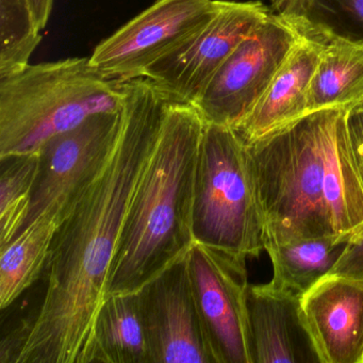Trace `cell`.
Here are the masks:
<instances>
[{
	"instance_id": "6",
	"label": "cell",
	"mask_w": 363,
	"mask_h": 363,
	"mask_svg": "<svg viewBox=\"0 0 363 363\" xmlns=\"http://www.w3.org/2000/svg\"><path fill=\"white\" fill-rule=\"evenodd\" d=\"M309 20L286 18L273 12L246 37L193 105L205 122L237 128L303 38Z\"/></svg>"
},
{
	"instance_id": "3",
	"label": "cell",
	"mask_w": 363,
	"mask_h": 363,
	"mask_svg": "<svg viewBox=\"0 0 363 363\" xmlns=\"http://www.w3.org/2000/svg\"><path fill=\"white\" fill-rule=\"evenodd\" d=\"M246 145L265 245L335 235L327 203L322 110Z\"/></svg>"
},
{
	"instance_id": "1",
	"label": "cell",
	"mask_w": 363,
	"mask_h": 363,
	"mask_svg": "<svg viewBox=\"0 0 363 363\" xmlns=\"http://www.w3.org/2000/svg\"><path fill=\"white\" fill-rule=\"evenodd\" d=\"M123 90L116 148L55 233L43 301L33 318L8 337L12 363H89L131 197L171 104L147 78L123 82Z\"/></svg>"
},
{
	"instance_id": "19",
	"label": "cell",
	"mask_w": 363,
	"mask_h": 363,
	"mask_svg": "<svg viewBox=\"0 0 363 363\" xmlns=\"http://www.w3.org/2000/svg\"><path fill=\"white\" fill-rule=\"evenodd\" d=\"M39 165V152L0 158V247L24 224Z\"/></svg>"
},
{
	"instance_id": "22",
	"label": "cell",
	"mask_w": 363,
	"mask_h": 363,
	"mask_svg": "<svg viewBox=\"0 0 363 363\" xmlns=\"http://www.w3.org/2000/svg\"><path fill=\"white\" fill-rule=\"evenodd\" d=\"M346 126L350 150L363 186V103L348 108Z\"/></svg>"
},
{
	"instance_id": "8",
	"label": "cell",
	"mask_w": 363,
	"mask_h": 363,
	"mask_svg": "<svg viewBox=\"0 0 363 363\" xmlns=\"http://www.w3.org/2000/svg\"><path fill=\"white\" fill-rule=\"evenodd\" d=\"M220 0H156L103 40L90 62L109 79L144 77L159 60L177 50L218 11Z\"/></svg>"
},
{
	"instance_id": "15",
	"label": "cell",
	"mask_w": 363,
	"mask_h": 363,
	"mask_svg": "<svg viewBox=\"0 0 363 363\" xmlns=\"http://www.w3.org/2000/svg\"><path fill=\"white\" fill-rule=\"evenodd\" d=\"M363 103V41L326 26L324 48L307 94V113Z\"/></svg>"
},
{
	"instance_id": "23",
	"label": "cell",
	"mask_w": 363,
	"mask_h": 363,
	"mask_svg": "<svg viewBox=\"0 0 363 363\" xmlns=\"http://www.w3.org/2000/svg\"><path fill=\"white\" fill-rule=\"evenodd\" d=\"M269 3L274 13L303 20L310 18V14L318 4V0H269Z\"/></svg>"
},
{
	"instance_id": "11",
	"label": "cell",
	"mask_w": 363,
	"mask_h": 363,
	"mask_svg": "<svg viewBox=\"0 0 363 363\" xmlns=\"http://www.w3.org/2000/svg\"><path fill=\"white\" fill-rule=\"evenodd\" d=\"M186 256L137 292L150 363H218L195 303Z\"/></svg>"
},
{
	"instance_id": "12",
	"label": "cell",
	"mask_w": 363,
	"mask_h": 363,
	"mask_svg": "<svg viewBox=\"0 0 363 363\" xmlns=\"http://www.w3.org/2000/svg\"><path fill=\"white\" fill-rule=\"evenodd\" d=\"M322 363H363V281L327 275L301 297Z\"/></svg>"
},
{
	"instance_id": "2",
	"label": "cell",
	"mask_w": 363,
	"mask_h": 363,
	"mask_svg": "<svg viewBox=\"0 0 363 363\" xmlns=\"http://www.w3.org/2000/svg\"><path fill=\"white\" fill-rule=\"evenodd\" d=\"M205 120L171 101L138 182L110 269L106 296L135 293L186 256L192 233L195 171Z\"/></svg>"
},
{
	"instance_id": "4",
	"label": "cell",
	"mask_w": 363,
	"mask_h": 363,
	"mask_svg": "<svg viewBox=\"0 0 363 363\" xmlns=\"http://www.w3.org/2000/svg\"><path fill=\"white\" fill-rule=\"evenodd\" d=\"M123 82L88 58L28 65L0 78V158L31 154L91 116L122 109Z\"/></svg>"
},
{
	"instance_id": "9",
	"label": "cell",
	"mask_w": 363,
	"mask_h": 363,
	"mask_svg": "<svg viewBox=\"0 0 363 363\" xmlns=\"http://www.w3.org/2000/svg\"><path fill=\"white\" fill-rule=\"evenodd\" d=\"M273 11L261 1L220 0L218 11L182 46L146 72L173 103L194 105L223 63Z\"/></svg>"
},
{
	"instance_id": "10",
	"label": "cell",
	"mask_w": 363,
	"mask_h": 363,
	"mask_svg": "<svg viewBox=\"0 0 363 363\" xmlns=\"http://www.w3.org/2000/svg\"><path fill=\"white\" fill-rule=\"evenodd\" d=\"M186 257L195 303L216 362L252 363L246 263L196 242Z\"/></svg>"
},
{
	"instance_id": "13",
	"label": "cell",
	"mask_w": 363,
	"mask_h": 363,
	"mask_svg": "<svg viewBox=\"0 0 363 363\" xmlns=\"http://www.w3.org/2000/svg\"><path fill=\"white\" fill-rule=\"evenodd\" d=\"M252 363H322L301 311V297L267 284L246 293Z\"/></svg>"
},
{
	"instance_id": "16",
	"label": "cell",
	"mask_w": 363,
	"mask_h": 363,
	"mask_svg": "<svg viewBox=\"0 0 363 363\" xmlns=\"http://www.w3.org/2000/svg\"><path fill=\"white\" fill-rule=\"evenodd\" d=\"M150 363L138 293L104 299L94 326L89 363Z\"/></svg>"
},
{
	"instance_id": "17",
	"label": "cell",
	"mask_w": 363,
	"mask_h": 363,
	"mask_svg": "<svg viewBox=\"0 0 363 363\" xmlns=\"http://www.w3.org/2000/svg\"><path fill=\"white\" fill-rule=\"evenodd\" d=\"M352 233L267 244L265 252L273 265L271 284L296 296H303L316 282L330 274Z\"/></svg>"
},
{
	"instance_id": "5",
	"label": "cell",
	"mask_w": 363,
	"mask_h": 363,
	"mask_svg": "<svg viewBox=\"0 0 363 363\" xmlns=\"http://www.w3.org/2000/svg\"><path fill=\"white\" fill-rule=\"evenodd\" d=\"M192 233L196 243L242 263L265 250L247 145L231 127L205 124L195 171Z\"/></svg>"
},
{
	"instance_id": "18",
	"label": "cell",
	"mask_w": 363,
	"mask_h": 363,
	"mask_svg": "<svg viewBox=\"0 0 363 363\" xmlns=\"http://www.w3.org/2000/svg\"><path fill=\"white\" fill-rule=\"evenodd\" d=\"M61 220L52 213L40 216L7 245L0 247V308L11 306L30 288L50 260L52 240Z\"/></svg>"
},
{
	"instance_id": "14",
	"label": "cell",
	"mask_w": 363,
	"mask_h": 363,
	"mask_svg": "<svg viewBox=\"0 0 363 363\" xmlns=\"http://www.w3.org/2000/svg\"><path fill=\"white\" fill-rule=\"evenodd\" d=\"M326 26L310 18L298 43L247 118L235 128L246 144L307 114V94L325 44Z\"/></svg>"
},
{
	"instance_id": "24",
	"label": "cell",
	"mask_w": 363,
	"mask_h": 363,
	"mask_svg": "<svg viewBox=\"0 0 363 363\" xmlns=\"http://www.w3.org/2000/svg\"><path fill=\"white\" fill-rule=\"evenodd\" d=\"M335 12L347 18L363 31V0H326Z\"/></svg>"
},
{
	"instance_id": "20",
	"label": "cell",
	"mask_w": 363,
	"mask_h": 363,
	"mask_svg": "<svg viewBox=\"0 0 363 363\" xmlns=\"http://www.w3.org/2000/svg\"><path fill=\"white\" fill-rule=\"evenodd\" d=\"M29 0H0V78L29 65L42 37Z\"/></svg>"
},
{
	"instance_id": "25",
	"label": "cell",
	"mask_w": 363,
	"mask_h": 363,
	"mask_svg": "<svg viewBox=\"0 0 363 363\" xmlns=\"http://www.w3.org/2000/svg\"><path fill=\"white\" fill-rule=\"evenodd\" d=\"M38 27L40 30H43L50 21V14L54 6V0H29Z\"/></svg>"
},
{
	"instance_id": "7",
	"label": "cell",
	"mask_w": 363,
	"mask_h": 363,
	"mask_svg": "<svg viewBox=\"0 0 363 363\" xmlns=\"http://www.w3.org/2000/svg\"><path fill=\"white\" fill-rule=\"evenodd\" d=\"M121 110L95 114L40 148L30 206L18 233L45 213L55 214L61 222L67 218L109 162L120 135Z\"/></svg>"
},
{
	"instance_id": "21",
	"label": "cell",
	"mask_w": 363,
	"mask_h": 363,
	"mask_svg": "<svg viewBox=\"0 0 363 363\" xmlns=\"http://www.w3.org/2000/svg\"><path fill=\"white\" fill-rule=\"evenodd\" d=\"M329 275L363 281V225L352 233L341 258Z\"/></svg>"
}]
</instances>
